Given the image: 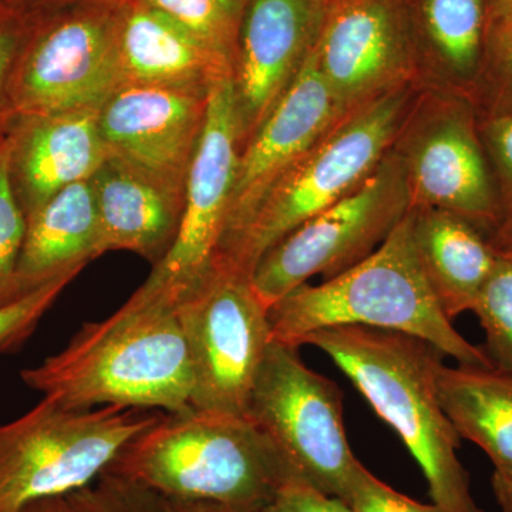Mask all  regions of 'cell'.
<instances>
[{
	"label": "cell",
	"instance_id": "cell-1",
	"mask_svg": "<svg viewBox=\"0 0 512 512\" xmlns=\"http://www.w3.org/2000/svg\"><path fill=\"white\" fill-rule=\"evenodd\" d=\"M20 376L43 397L80 412L99 406L185 412L194 387L177 309L130 299Z\"/></svg>",
	"mask_w": 512,
	"mask_h": 512
},
{
	"label": "cell",
	"instance_id": "cell-2",
	"mask_svg": "<svg viewBox=\"0 0 512 512\" xmlns=\"http://www.w3.org/2000/svg\"><path fill=\"white\" fill-rule=\"evenodd\" d=\"M325 352L416 458L443 512H483L458 460L461 437L441 409L437 373L443 353L404 333L333 326L299 342Z\"/></svg>",
	"mask_w": 512,
	"mask_h": 512
},
{
	"label": "cell",
	"instance_id": "cell-3",
	"mask_svg": "<svg viewBox=\"0 0 512 512\" xmlns=\"http://www.w3.org/2000/svg\"><path fill=\"white\" fill-rule=\"evenodd\" d=\"M104 474L167 500L210 501L234 512L261 510L288 481L301 478L251 420L192 407L163 414Z\"/></svg>",
	"mask_w": 512,
	"mask_h": 512
},
{
	"label": "cell",
	"instance_id": "cell-4",
	"mask_svg": "<svg viewBox=\"0 0 512 512\" xmlns=\"http://www.w3.org/2000/svg\"><path fill=\"white\" fill-rule=\"evenodd\" d=\"M268 316L272 340L295 348L316 330L365 326L424 340L458 365L493 366L483 348L457 332L427 284L409 212L365 261L320 285L298 286Z\"/></svg>",
	"mask_w": 512,
	"mask_h": 512
},
{
	"label": "cell",
	"instance_id": "cell-5",
	"mask_svg": "<svg viewBox=\"0 0 512 512\" xmlns=\"http://www.w3.org/2000/svg\"><path fill=\"white\" fill-rule=\"evenodd\" d=\"M420 87H402L350 111L271 188L241 231L222 249L215 269L251 278L269 248L370 177L390 148Z\"/></svg>",
	"mask_w": 512,
	"mask_h": 512
},
{
	"label": "cell",
	"instance_id": "cell-6",
	"mask_svg": "<svg viewBox=\"0 0 512 512\" xmlns=\"http://www.w3.org/2000/svg\"><path fill=\"white\" fill-rule=\"evenodd\" d=\"M161 416L117 406L80 412L43 397L19 419L0 423V512L94 483Z\"/></svg>",
	"mask_w": 512,
	"mask_h": 512
},
{
	"label": "cell",
	"instance_id": "cell-7",
	"mask_svg": "<svg viewBox=\"0 0 512 512\" xmlns=\"http://www.w3.org/2000/svg\"><path fill=\"white\" fill-rule=\"evenodd\" d=\"M390 150L406 175L410 208L454 212L490 238L497 190L473 101L420 87Z\"/></svg>",
	"mask_w": 512,
	"mask_h": 512
},
{
	"label": "cell",
	"instance_id": "cell-8",
	"mask_svg": "<svg viewBox=\"0 0 512 512\" xmlns=\"http://www.w3.org/2000/svg\"><path fill=\"white\" fill-rule=\"evenodd\" d=\"M123 0H80L36 12L16 67V117L99 109L121 86L117 30Z\"/></svg>",
	"mask_w": 512,
	"mask_h": 512
},
{
	"label": "cell",
	"instance_id": "cell-9",
	"mask_svg": "<svg viewBox=\"0 0 512 512\" xmlns=\"http://www.w3.org/2000/svg\"><path fill=\"white\" fill-rule=\"evenodd\" d=\"M409 211L406 175L390 150L349 197L269 248L252 269V288L271 309L313 276L335 278L372 255Z\"/></svg>",
	"mask_w": 512,
	"mask_h": 512
},
{
	"label": "cell",
	"instance_id": "cell-10",
	"mask_svg": "<svg viewBox=\"0 0 512 512\" xmlns=\"http://www.w3.org/2000/svg\"><path fill=\"white\" fill-rule=\"evenodd\" d=\"M247 417L289 467L320 493L345 501L357 460L338 384L303 363L299 348L272 340L249 397Z\"/></svg>",
	"mask_w": 512,
	"mask_h": 512
},
{
	"label": "cell",
	"instance_id": "cell-11",
	"mask_svg": "<svg viewBox=\"0 0 512 512\" xmlns=\"http://www.w3.org/2000/svg\"><path fill=\"white\" fill-rule=\"evenodd\" d=\"M266 308L251 278L215 269L177 308L192 377L191 407L248 419L252 389L272 342Z\"/></svg>",
	"mask_w": 512,
	"mask_h": 512
},
{
	"label": "cell",
	"instance_id": "cell-12",
	"mask_svg": "<svg viewBox=\"0 0 512 512\" xmlns=\"http://www.w3.org/2000/svg\"><path fill=\"white\" fill-rule=\"evenodd\" d=\"M239 151L229 79L212 89L207 123L185 184L183 217L173 247L153 266L130 301L177 309L214 274L227 229Z\"/></svg>",
	"mask_w": 512,
	"mask_h": 512
},
{
	"label": "cell",
	"instance_id": "cell-13",
	"mask_svg": "<svg viewBox=\"0 0 512 512\" xmlns=\"http://www.w3.org/2000/svg\"><path fill=\"white\" fill-rule=\"evenodd\" d=\"M313 57L345 114L419 86L412 2L330 0Z\"/></svg>",
	"mask_w": 512,
	"mask_h": 512
},
{
	"label": "cell",
	"instance_id": "cell-14",
	"mask_svg": "<svg viewBox=\"0 0 512 512\" xmlns=\"http://www.w3.org/2000/svg\"><path fill=\"white\" fill-rule=\"evenodd\" d=\"M329 3L248 0L231 76L239 150L298 79L318 42Z\"/></svg>",
	"mask_w": 512,
	"mask_h": 512
},
{
	"label": "cell",
	"instance_id": "cell-15",
	"mask_svg": "<svg viewBox=\"0 0 512 512\" xmlns=\"http://www.w3.org/2000/svg\"><path fill=\"white\" fill-rule=\"evenodd\" d=\"M210 94L121 84L97 111L110 156L185 188L205 123Z\"/></svg>",
	"mask_w": 512,
	"mask_h": 512
},
{
	"label": "cell",
	"instance_id": "cell-16",
	"mask_svg": "<svg viewBox=\"0 0 512 512\" xmlns=\"http://www.w3.org/2000/svg\"><path fill=\"white\" fill-rule=\"evenodd\" d=\"M345 116L312 52L298 79L239 153L220 254L266 192Z\"/></svg>",
	"mask_w": 512,
	"mask_h": 512
},
{
	"label": "cell",
	"instance_id": "cell-17",
	"mask_svg": "<svg viewBox=\"0 0 512 512\" xmlns=\"http://www.w3.org/2000/svg\"><path fill=\"white\" fill-rule=\"evenodd\" d=\"M99 109L18 116L8 133L9 177L26 218L57 192L87 181L109 158Z\"/></svg>",
	"mask_w": 512,
	"mask_h": 512
},
{
	"label": "cell",
	"instance_id": "cell-18",
	"mask_svg": "<svg viewBox=\"0 0 512 512\" xmlns=\"http://www.w3.org/2000/svg\"><path fill=\"white\" fill-rule=\"evenodd\" d=\"M100 256L128 251L157 265L173 247L183 217L185 188L109 156L90 178Z\"/></svg>",
	"mask_w": 512,
	"mask_h": 512
},
{
	"label": "cell",
	"instance_id": "cell-19",
	"mask_svg": "<svg viewBox=\"0 0 512 512\" xmlns=\"http://www.w3.org/2000/svg\"><path fill=\"white\" fill-rule=\"evenodd\" d=\"M117 60L121 84L210 94L232 76L224 56L138 0H123Z\"/></svg>",
	"mask_w": 512,
	"mask_h": 512
},
{
	"label": "cell",
	"instance_id": "cell-20",
	"mask_svg": "<svg viewBox=\"0 0 512 512\" xmlns=\"http://www.w3.org/2000/svg\"><path fill=\"white\" fill-rule=\"evenodd\" d=\"M414 251L427 284L453 322L471 311L498 254L473 222L437 208H410Z\"/></svg>",
	"mask_w": 512,
	"mask_h": 512
},
{
	"label": "cell",
	"instance_id": "cell-21",
	"mask_svg": "<svg viewBox=\"0 0 512 512\" xmlns=\"http://www.w3.org/2000/svg\"><path fill=\"white\" fill-rule=\"evenodd\" d=\"M100 256L99 218L90 180L69 185L28 218L20 254V295L77 276Z\"/></svg>",
	"mask_w": 512,
	"mask_h": 512
},
{
	"label": "cell",
	"instance_id": "cell-22",
	"mask_svg": "<svg viewBox=\"0 0 512 512\" xmlns=\"http://www.w3.org/2000/svg\"><path fill=\"white\" fill-rule=\"evenodd\" d=\"M419 87L464 94L471 100L476 84L488 0H410Z\"/></svg>",
	"mask_w": 512,
	"mask_h": 512
},
{
	"label": "cell",
	"instance_id": "cell-23",
	"mask_svg": "<svg viewBox=\"0 0 512 512\" xmlns=\"http://www.w3.org/2000/svg\"><path fill=\"white\" fill-rule=\"evenodd\" d=\"M441 409L461 439L473 441L495 470L512 473V375L493 366H441Z\"/></svg>",
	"mask_w": 512,
	"mask_h": 512
},
{
	"label": "cell",
	"instance_id": "cell-24",
	"mask_svg": "<svg viewBox=\"0 0 512 512\" xmlns=\"http://www.w3.org/2000/svg\"><path fill=\"white\" fill-rule=\"evenodd\" d=\"M471 101L480 120L512 119V10L487 19Z\"/></svg>",
	"mask_w": 512,
	"mask_h": 512
},
{
	"label": "cell",
	"instance_id": "cell-25",
	"mask_svg": "<svg viewBox=\"0 0 512 512\" xmlns=\"http://www.w3.org/2000/svg\"><path fill=\"white\" fill-rule=\"evenodd\" d=\"M234 63L248 0H138Z\"/></svg>",
	"mask_w": 512,
	"mask_h": 512
},
{
	"label": "cell",
	"instance_id": "cell-26",
	"mask_svg": "<svg viewBox=\"0 0 512 512\" xmlns=\"http://www.w3.org/2000/svg\"><path fill=\"white\" fill-rule=\"evenodd\" d=\"M471 312L484 329L483 350L491 365L512 375V255H498Z\"/></svg>",
	"mask_w": 512,
	"mask_h": 512
},
{
	"label": "cell",
	"instance_id": "cell-27",
	"mask_svg": "<svg viewBox=\"0 0 512 512\" xmlns=\"http://www.w3.org/2000/svg\"><path fill=\"white\" fill-rule=\"evenodd\" d=\"M480 134L497 190L490 242L498 255H512V119L480 120Z\"/></svg>",
	"mask_w": 512,
	"mask_h": 512
},
{
	"label": "cell",
	"instance_id": "cell-28",
	"mask_svg": "<svg viewBox=\"0 0 512 512\" xmlns=\"http://www.w3.org/2000/svg\"><path fill=\"white\" fill-rule=\"evenodd\" d=\"M28 218L20 208L9 177L8 137L0 143V306L22 298L18 268Z\"/></svg>",
	"mask_w": 512,
	"mask_h": 512
},
{
	"label": "cell",
	"instance_id": "cell-29",
	"mask_svg": "<svg viewBox=\"0 0 512 512\" xmlns=\"http://www.w3.org/2000/svg\"><path fill=\"white\" fill-rule=\"evenodd\" d=\"M63 512H167L163 495L111 474L62 497Z\"/></svg>",
	"mask_w": 512,
	"mask_h": 512
},
{
	"label": "cell",
	"instance_id": "cell-30",
	"mask_svg": "<svg viewBox=\"0 0 512 512\" xmlns=\"http://www.w3.org/2000/svg\"><path fill=\"white\" fill-rule=\"evenodd\" d=\"M36 22V12L10 0H0V143L16 119L12 84L16 67Z\"/></svg>",
	"mask_w": 512,
	"mask_h": 512
},
{
	"label": "cell",
	"instance_id": "cell-31",
	"mask_svg": "<svg viewBox=\"0 0 512 512\" xmlns=\"http://www.w3.org/2000/svg\"><path fill=\"white\" fill-rule=\"evenodd\" d=\"M74 278V275L63 276L8 305L0 306V353L12 352L30 338L40 319Z\"/></svg>",
	"mask_w": 512,
	"mask_h": 512
},
{
	"label": "cell",
	"instance_id": "cell-32",
	"mask_svg": "<svg viewBox=\"0 0 512 512\" xmlns=\"http://www.w3.org/2000/svg\"><path fill=\"white\" fill-rule=\"evenodd\" d=\"M352 512H443L436 504L417 503L382 483L357 461L345 501Z\"/></svg>",
	"mask_w": 512,
	"mask_h": 512
},
{
	"label": "cell",
	"instance_id": "cell-33",
	"mask_svg": "<svg viewBox=\"0 0 512 512\" xmlns=\"http://www.w3.org/2000/svg\"><path fill=\"white\" fill-rule=\"evenodd\" d=\"M256 512H352L340 498L320 493L302 478H293Z\"/></svg>",
	"mask_w": 512,
	"mask_h": 512
},
{
	"label": "cell",
	"instance_id": "cell-34",
	"mask_svg": "<svg viewBox=\"0 0 512 512\" xmlns=\"http://www.w3.org/2000/svg\"><path fill=\"white\" fill-rule=\"evenodd\" d=\"M491 485L501 512H512V473L495 470Z\"/></svg>",
	"mask_w": 512,
	"mask_h": 512
},
{
	"label": "cell",
	"instance_id": "cell-35",
	"mask_svg": "<svg viewBox=\"0 0 512 512\" xmlns=\"http://www.w3.org/2000/svg\"><path fill=\"white\" fill-rule=\"evenodd\" d=\"M167 512H234L210 501L167 500Z\"/></svg>",
	"mask_w": 512,
	"mask_h": 512
},
{
	"label": "cell",
	"instance_id": "cell-36",
	"mask_svg": "<svg viewBox=\"0 0 512 512\" xmlns=\"http://www.w3.org/2000/svg\"><path fill=\"white\" fill-rule=\"evenodd\" d=\"M12 2L18 3L30 12H42V10L59 8V6L80 2V0H12Z\"/></svg>",
	"mask_w": 512,
	"mask_h": 512
},
{
	"label": "cell",
	"instance_id": "cell-37",
	"mask_svg": "<svg viewBox=\"0 0 512 512\" xmlns=\"http://www.w3.org/2000/svg\"><path fill=\"white\" fill-rule=\"evenodd\" d=\"M16 512H63L62 497L46 498L25 505Z\"/></svg>",
	"mask_w": 512,
	"mask_h": 512
},
{
	"label": "cell",
	"instance_id": "cell-38",
	"mask_svg": "<svg viewBox=\"0 0 512 512\" xmlns=\"http://www.w3.org/2000/svg\"><path fill=\"white\" fill-rule=\"evenodd\" d=\"M512 10V0H488V18L503 15Z\"/></svg>",
	"mask_w": 512,
	"mask_h": 512
},
{
	"label": "cell",
	"instance_id": "cell-39",
	"mask_svg": "<svg viewBox=\"0 0 512 512\" xmlns=\"http://www.w3.org/2000/svg\"><path fill=\"white\" fill-rule=\"evenodd\" d=\"M10 2H12V0H10Z\"/></svg>",
	"mask_w": 512,
	"mask_h": 512
}]
</instances>
